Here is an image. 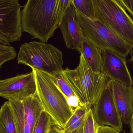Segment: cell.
Instances as JSON below:
<instances>
[{
	"label": "cell",
	"instance_id": "cell-1",
	"mask_svg": "<svg viewBox=\"0 0 133 133\" xmlns=\"http://www.w3.org/2000/svg\"><path fill=\"white\" fill-rule=\"evenodd\" d=\"M71 0H28L22 10L23 32L47 43L59 28Z\"/></svg>",
	"mask_w": 133,
	"mask_h": 133
},
{
	"label": "cell",
	"instance_id": "cell-2",
	"mask_svg": "<svg viewBox=\"0 0 133 133\" xmlns=\"http://www.w3.org/2000/svg\"><path fill=\"white\" fill-rule=\"evenodd\" d=\"M63 72L71 89L83 105H93L109 80L102 73H95L82 54L77 67L74 70L66 68Z\"/></svg>",
	"mask_w": 133,
	"mask_h": 133
},
{
	"label": "cell",
	"instance_id": "cell-3",
	"mask_svg": "<svg viewBox=\"0 0 133 133\" xmlns=\"http://www.w3.org/2000/svg\"><path fill=\"white\" fill-rule=\"evenodd\" d=\"M37 95L44 111L56 125L63 128L74 114L66 98L52 79L50 75L36 70Z\"/></svg>",
	"mask_w": 133,
	"mask_h": 133
},
{
	"label": "cell",
	"instance_id": "cell-4",
	"mask_svg": "<svg viewBox=\"0 0 133 133\" xmlns=\"http://www.w3.org/2000/svg\"><path fill=\"white\" fill-rule=\"evenodd\" d=\"M18 64L29 66L50 75L63 70V54L51 44L43 42L25 43L20 46L17 56Z\"/></svg>",
	"mask_w": 133,
	"mask_h": 133
},
{
	"label": "cell",
	"instance_id": "cell-5",
	"mask_svg": "<svg viewBox=\"0 0 133 133\" xmlns=\"http://www.w3.org/2000/svg\"><path fill=\"white\" fill-rule=\"evenodd\" d=\"M96 20L132 47L133 20L118 0H92Z\"/></svg>",
	"mask_w": 133,
	"mask_h": 133
},
{
	"label": "cell",
	"instance_id": "cell-6",
	"mask_svg": "<svg viewBox=\"0 0 133 133\" xmlns=\"http://www.w3.org/2000/svg\"><path fill=\"white\" fill-rule=\"evenodd\" d=\"M75 10L85 39L102 50L111 51L127 58L131 46L99 21L89 19Z\"/></svg>",
	"mask_w": 133,
	"mask_h": 133
},
{
	"label": "cell",
	"instance_id": "cell-7",
	"mask_svg": "<svg viewBox=\"0 0 133 133\" xmlns=\"http://www.w3.org/2000/svg\"><path fill=\"white\" fill-rule=\"evenodd\" d=\"M18 0H0V45H10L22 36V16Z\"/></svg>",
	"mask_w": 133,
	"mask_h": 133
},
{
	"label": "cell",
	"instance_id": "cell-8",
	"mask_svg": "<svg viewBox=\"0 0 133 133\" xmlns=\"http://www.w3.org/2000/svg\"><path fill=\"white\" fill-rule=\"evenodd\" d=\"M37 93L34 71L0 81V96L8 101L21 102Z\"/></svg>",
	"mask_w": 133,
	"mask_h": 133
},
{
	"label": "cell",
	"instance_id": "cell-9",
	"mask_svg": "<svg viewBox=\"0 0 133 133\" xmlns=\"http://www.w3.org/2000/svg\"><path fill=\"white\" fill-rule=\"evenodd\" d=\"M92 110L96 121L100 126H108L122 131L123 122L115 105L109 81Z\"/></svg>",
	"mask_w": 133,
	"mask_h": 133
},
{
	"label": "cell",
	"instance_id": "cell-10",
	"mask_svg": "<svg viewBox=\"0 0 133 133\" xmlns=\"http://www.w3.org/2000/svg\"><path fill=\"white\" fill-rule=\"evenodd\" d=\"M102 56L103 61L101 73L109 80L116 81L127 87H133V79L126 58L107 50H102Z\"/></svg>",
	"mask_w": 133,
	"mask_h": 133
},
{
	"label": "cell",
	"instance_id": "cell-11",
	"mask_svg": "<svg viewBox=\"0 0 133 133\" xmlns=\"http://www.w3.org/2000/svg\"><path fill=\"white\" fill-rule=\"evenodd\" d=\"M59 28L66 47L81 54L82 43L85 39L72 0Z\"/></svg>",
	"mask_w": 133,
	"mask_h": 133
},
{
	"label": "cell",
	"instance_id": "cell-12",
	"mask_svg": "<svg viewBox=\"0 0 133 133\" xmlns=\"http://www.w3.org/2000/svg\"><path fill=\"white\" fill-rule=\"evenodd\" d=\"M115 105L123 123L130 125L133 114V87L109 80Z\"/></svg>",
	"mask_w": 133,
	"mask_h": 133
},
{
	"label": "cell",
	"instance_id": "cell-13",
	"mask_svg": "<svg viewBox=\"0 0 133 133\" xmlns=\"http://www.w3.org/2000/svg\"><path fill=\"white\" fill-rule=\"evenodd\" d=\"M27 124L34 131L41 114L44 111L41 102L36 95L21 101Z\"/></svg>",
	"mask_w": 133,
	"mask_h": 133
},
{
	"label": "cell",
	"instance_id": "cell-14",
	"mask_svg": "<svg viewBox=\"0 0 133 133\" xmlns=\"http://www.w3.org/2000/svg\"><path fill=\"white\" fill-rule=\"evenodd\" d=\"M81 54L95 73L101 74L103 61L101 50L85 39L82 43Z\"/></svg>",
	"mask_w": 133,
	"mask_h": 133
},
{
	"label": "cell",
	"instance_id": "cell-15",
	"mask_svg": "<svg viewBox=\"0 0 133 133\" xmlns=\"http://www.w3.org/2000/svg\"><path fill=\"white\" fill-rule=\"evenodd\" d=\"M0 133H18L9 101L5 102L0 109Z\"/></svg>",
	"mask_w": 133,
	"mask_h": 133
},
{
	"label": "cell",
	"instance_id": "cell-16",
	"mask_svg": "<svg viewBox=\"0 0 133 133\" xmlns=\"http://www.w3.org/2000/svg\"><path fill=\"white\" fill-rule=\"evenodd\" d=\"M90 105H82L74 111L63 129L66 132H71L77 130L84 123L87 114L92 109Z\"/></svg>",
	"mask_w": 133,
	"mask_h": 133
},
{
	"label": "cell",
	"instance_id": "cell-17",
	"mask_svg": "<svg viewBox=\"0 0 133 133\" xmlns=\"http://www.w3.org/2000/svg\"><path fill=\"white\" fill-rule=\"evenodd\" d=\"M9 101L13 111L18 133H33V131L25 120L21 101Z\"/></svg>",
	"mask_w": 133,
	"mask_h": 133
},
{
	"label": "cell",
	"instance_id": "cell-18",
	"mask_svg": "<svg viewBox=\"0 0 133 133\" xmlns=\"http://www.w3.org/2000/svg\"><path fill=\"white\" fill-rule=\"evenodd\" d=\"M72 3L82 14L91 20H96L92 0H72Z\"/></svg>",
	"mask_w": 133,
	"mask_h": 133
},
{
	"label": "cell",
	"instance_id": "cell-19",
	"mask_svg": "<svg viewBox=\"0 0 133 133\" xmlns=\"http://www.w3.org/2000/svg\"><path fill=\"white\" fill-rule=\"evenodd\" d=\"M55 124L51 117L45 111L39 116L33 133H49L52 127Z\"/></svg>",
	"mask_w": 133,
	"mask_h": 133
},
{
	"label": "cell",
	"instance_id": "cell-20",
	"mask_svg": "<svg viewBox=\"0 0 133 133\" xmlns=\"http://www.w3.org/2000/svg\"><path fill=\"white\" fill-rule=\"evenodd\" d=\"M17 53L15 48L10 45H0V68L7 61L15 59Z\"/></svg>",
	"mask_w": 133,
	"mask_h": 133
},
{
	"label": "cell",
	"instance_id": "cell-21",
	"mask_svg": "<svg viewBox=\"0 0 133 133\" xmlns=\"http://www.w3.org/2000/svg\"><path fill=\"white\" fill-rule=\"evenodd\" d=\"M100 126L94 118L92 109L87 114L84 125L83 133H98Z\"/></svg>",
	"mask_w": 133,
	"mask_h": 133
},
{
	"label": "cell",
	"instance_id": "cell-22",
	"mask_svg": "<svg viewBox=\"0 0 133 133\" xmlns=\"http://www.w3.org/2000/svg\"><path fill=\"white\" fill-rule=\"evenodd\" d=\"M84 125L72 132H66L63 128L54 124L52 127L49 133H83Z\"/></svg>",
	"mask_w": 133,
	"mask_h": 133
},
{
	"label": "cell",
	"instance_id": "cell-23",
	"mask_svg": "<svg viewBox=\"0 0 133 133\" xmlns=\"http://www.w3.org/2000/svg\"><path fill=\"white\" fill-rule=\"evenodd\" d=\"M119 3L133 17V0H118Z\"/></svg>",
	"mask_w": 133,
	"mask_h": 133
},
{
	"label": "cell",
	"instance_id": "cell-24",
	"mask_svg": "<svg viewBox=\"0 0 133 133\" xmlns=\"http://www.w3.org/2000/svg\"><path fill=\"white\" fill-rule=\"evenodd\" d=\"M98 133H120L119 131L108 126H100Z\"/></svg>",
	"mask_w": 133,
	"mask_h": 133
},
{
	"label": "cell",
	"instance_id": "cell-25",
	"mask_svg": "<svg viewBox=\"0 0 133 133\" xmlns=\"http://www.w3.org/2000/svg\"><path fill=\"white\" fill-rule=\"evenodd\" d=\"M129 54L130 55L131 57L130 59L129 60V61L130 62H133V46L131 47Z\"/></svg>",
	"mask_w": 133,
	"mask_h": 133
},
{
	"label": "cell",
	"instance_id": "cell-26",
	"mask_svg": "<svg viewBox=\"0 0 133 133\" xmlns=\"http://www.w3.org/2000/svg\"><path fill=\"white\" fill-rule=\"evenodd\" d=\"M130 126L131 128V133H133V114L131 119L130 123Z\"/></svg>",
	"mask_w": 133,
	"mask_h": 133
}]
</instances>
